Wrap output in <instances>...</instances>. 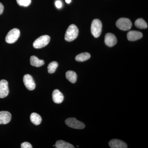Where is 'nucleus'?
Wrapping results in <instances>:
<instances>
[{
	"label": "nucleus",
	"instance_id": "obj_1",
	"mask_svg": "<svg viewBox=\"0 0 148 148\" xmlns=\"http://www.w3.org/2000/svg\"><path fill=\"white\" fill-rule=\"evenodd\" d=\"M79 30L74 24H71L69 27L65 34V39L68 42H71L77 38L78 36Z\"/></svg>",
	"mask_w": 148,
	"mask_h": 148
},
{
	"label": "nucleus",
	"instance_id": "obj_2",
	"mask_svg": "<svg viewBox=\"0 0 148 148\" xmlns=\"http://www.w3.org/2000/svg\"><path fill=\"white\" fill-rule=\"evenodd\" d=\"M102 30V24L101 21L98 19L92 21L91 25V32L93 36L98 38L101 35Z\"/></svg>",
	"mask_w": 148,
	"mask_h": 148
},
{
	"label": "nucleus",
	"instance_id": "obj_3",
	"mask_svg": "<svg viewBox=\"0 0 148 148\" xmlns=\"http://www.w3.org/2000/svg\"><path fill=\"white\" fill-rule=\"evenodd\" d=\"M50 40V37L48 35H44L39 37L33 43V46L36 49L45 47L48 44Z\"/></svg>",
	"mask_w": 148,
	"mask_h": 148
},
{
	"label": "nucleus",
	"instance_id": "obj_4",
	"mask_svg": "<svg viewBox=\"0 0 148 148\" xmlns=\"http://www.w3.org/2000/svg\"><path fill=\"white\" fill-rule=\"evenodd\" d=\"M20 32L18 29H13L8 32L5 37V41L9 44H12L16 41L20 36Z\"/></svg>",
	"mask_w": 148,
	"mask_h": 148
},
{
	"label": "nucleus",
	"instance_id": "obj_5",
	"mask_svg": "<svg viewBox=\"0 0 148 148\" xmlns=\"http://www.w3.org/2000/svg\"><path fill=\"white\" fill-rule=\"evenodd\" d=\"M116 27L123 31H127L131 29L132 23L129 19L125 18H120L116 22Z\"/></svg>",
	"mask_w": 148,
	"mask_h": 148
},
{
	"label": "nucleus",
	"instance_id": "obj_6",
	"mask_svg": "<svg viewBox=\"0 0 148 148\" xmlns=\"http://www.w3.org/2000/svg\"><path fill=\"white\" fill-rule=\"evenodd\" d=\"M65 123L69 127L77 129H83L85 125L83 123L79 121L75 118H70L65 121Z\"/></svg>",
	"mask_w": 148,
	"mask_h": 148
},
{
	"label": "nucleus",
	"instance_id": "obj_7",
	"mask_svg": "<svg viewBox=\"0 0 148 148\" xmlns=\"http://www.w3.org/2000/svg\"><path fill=\"white\" fill-rule=\"evenodd\" d=\"M23 82L25 86L30 90H34L36 88V84L32 76L27 74L23 77Z\"/></svg>",
	"mask_w": 148,
	"mask_h": 148
},
{
	"label": "nucleus",
	"instance_id": "obj_8",
	"mask_svg": "<svg viewBox=\"0 0 148 148\" xmlns=\"http://www.w3.org/2000/svg\"><path fill=\"white\" fill-rule=\"evenodd\" d=\"M8 93V82L5 80H1L0 81V98H5Z\"/></svg>",
	"mask_w": 148,
	"mask_h": 148
},
{
	"label": "nucleus",
	"instance_id": "obj_9",
	"mask_svg": "<svg viewBox=\"0 0 148 148\" xmlns=\"http://www.w3.org/2000/svg\"><path fill=\"white\" fill-rule=\"evenodd\" d=\"M105 42L106 45L110 47H112L116 44L117 40L116 37L113 34L108 33L105 36Z\"/></svg>",
	"mask_w": 148,
	"mask_h": 148
},
{
	"label": "nucleus",
	"instance_id": "obj_10",
	"mask_svg": "<svg viewBox=\"0 0 148 148\" xmlns=\"http://www.w3.org/2000/svg\"><path fill=\"white\" fill-rule=\"evenodd\" d=\"M109 145L112 148H127V144L122 140L113 139L109 142Z\"/></svg>",
	"mask_w": 148,
	"mask_h": 148
},
{
	"label": "nucleus",
	"instance_id": "obj_11",
	"mask_svg": "<svg viewBox=\"0 0 148 148\" xmlns=\"http://www.w3.org/2000/svg\"><path fill=\"white\" fill-rule=\"evenodd\" d=\"M11 114L8 111L0 112V124H6L11 119Z\"/></svg>",
	"mask_w": 148,
	"mask_h": 148
},
{
	"label": "nucleus",
	"instance_id": "obj_12",
	"mask_svg": "<svg viewBox=\"0 0 148 148\" xmlns=\"http://www.w3.org/2000/svg\"><path fill=\"white\" fill-rule=\"evenodd\" d=\"M143 34L141 32L136 31H131L127 33V38L129 41H134L141 39L143 37Z\"/></svg>",
	"mask_w": 148,
	"mask_h": 148
},
{
	"label": "nucleus",
	"instance_id": "obj_13",
	"mask_svg": "<svg viewBox=\"0 0 148 148\" xmlns=\"http://www.w3.org/2000/svg\"><path fill=\"white\" fill-rule=\"evenodd\" d=\"M52 98L53 102L56 104H60L64 100V96L59 90L56 89L53 90L52 93Z\"/></svg>",
	"mask_w": 148,
	"mask_h": 148
},
{
	"label": "nucleus",
	"instance_id": "obj_14",
	"mask_svg": "<svg viewBox=\"0 0 148 148\" xmlns=\"http://www.w3.org/2000/svg\"><path fill=\"white\" fill-rule=\"evenodd\" d=\"M30 63L32 66L40 67L44 65L45 62L43 60H40L36 56H32L30 58Z\"/></svg>",
	"mask_w": 148,
	"mask_h": 148
},
{
	"label": "nucleus",
	"instance_id": "obj_15",
	"mask_svg": "<svg viewBox=\"0 0 148 148\" xmlns=\"http://www.w3.org/2000/svg\"><path fill=\"white\" fill-rule=\"evenodd\" d=\"M30 119L33 124L38 125L42 122V118L40 115L36 113H33L30 116Z\"/></svg>",
	"mask_w": 148,
	"mask_h": 148
},
{
	"label": "nucleus",
	"instance_id": "obj_16",
	"mask_svg": "<svg viewBox=\"0 0 148 148\" xmlns=\"http://www.w3.org/2000/svg\"><path fill=\"white\" fill-rule=\"evenodd\" d=\"M55 146L57 148H74L73 145L63 140H58L56 143Z\"/></svg>",
	"mask_w": 148,
	"mask_h": 148
},
{
	"label": "nucleus",
	"instance_id": "obj_17",
	"mask_svg": "<svg viewBox=\"0 0 148 148\" xmlns=\"http://www.w3.org/2000/svg\"><path fill=\"white\" fill-rule=\"evenodd\" d=\"M66 75L67 79L72 83H75L76 82L77 75L75 72L71 71H68L66 72Z\"/></svg>",
	"mask_w": 148,
	"mask_h": 148
},
{
	"label": "nucleus",
	"instance_id": "obj_18",
	"mask_svg": "<svg viewBox=\"0 0 148 148\" xmlns=\"http://www.w3.org/2000/svg\"><path fill=\"white\" fill-rule=\"evenodd\" d=\"M90 57V53L87 52H84V53H80L77 55L75 57V60L79 62H83L88 60Z\"/></svg>",
	"mask_w": 148,
	"mask_h": 148
},
{
	"label": "nucleus",
	"instance_id": "obj_19",
	"mask_svg": "<svg viewBox=\"0 0 148 148\" xmlns=\"http://www.w3.org/2000/svg\"><path fill=\"white\" fill-rule=\"evenodd\" d=\"M135 26L140 29H145L147 28L148 25L145 21L142 18H138L135 21Z\"/></svg>",
	"mask_w": 148,
	"mask_h": 148
},
{
	"label": "nucleus",
	"instance_id": "obj_20",
	"mask_svg": "<svg viewBox=\"0 0 148 148\" xmlns=\"http://www.w3.org/2000/svg\"><path fill=\"white\" fill-rule=\"evenodd\" d=\"M58 66V64L56 61H53L49 64L48 66V71L49 73H53L56 71Z\"/></svg>",
	"mask_w": 148,
	"mask_h": 148
},
{
	"label": "nucleus",
	"instance_id": "obj_21",
	"mask_svg": "<svg viewBox=\"0 0 148 148\" xmlns=\"http://www.w3.org/2000/svg\"><path fill=\"white\" fill-rule=\"evenodd\" d=\"M16 2L21 6L27 7L31 4L32 0H16Z\"/></svg>",
	"mask_w": 148,
	"mask_h": 148
},
{
	"label": "nucleus",
	"instance_id": "obj_22",
	"mask_svg": "<svg viewBox=\"0 0 148 148\" xmlns=\"http://www.w3.org/2000/svg\"><path fill=\"white\" fill-rule=\"evenodd\" d=\"M21 148H32V146L30 143L27 142H24L21 144Z\"/></svg>",
	"mask_w": 148,
	"mask_h": 148
},
{
	"label": "nucleus",
	"instance_id": "obj_23",
	"mask_svg": "<svg viewBox=\"0 0 148 148\" xmlns=\"http://www.w3.org/2000/svg\"><path fill=\"white\" fill-rule=\"evenodd\" d=\"M55 5L56 8H61L62 6V3L61 1L59 0H57L56 1Z\"/></svg>",
	"mask_w": 148,
	"mask_h": 148
},
{
	"label": "nucleus",
	"instance_id": "obj_24",
	"mask_svg": "<svg viewBox=\"0 0 148 148\" xmlns=\"http://www.w3.org/2000/svg\"><path fill=\"white\" fill-rule=\"evenodd\" d=\"M4 10V6L2 3L0 2V15L3 13Z\"/></svg>",
	"mask_w": 148,
	"mask_h": 148
},
{
	"label": "nucleus",
	"instance_id": "obj_25",
	"mask_svg": "<svg viewBox=\"0 0 148 148\" xmlns=\"http://www.w3.org/2000/svg\"><path fill=\"white\" fill-rule=\"evenodd\" d=\"M65 1H66V2L68 4L70 3L71 2V0H65Z\"/></svg>",
	"mask_w": 148,
	"mask_h": 148
}]
</instances>
